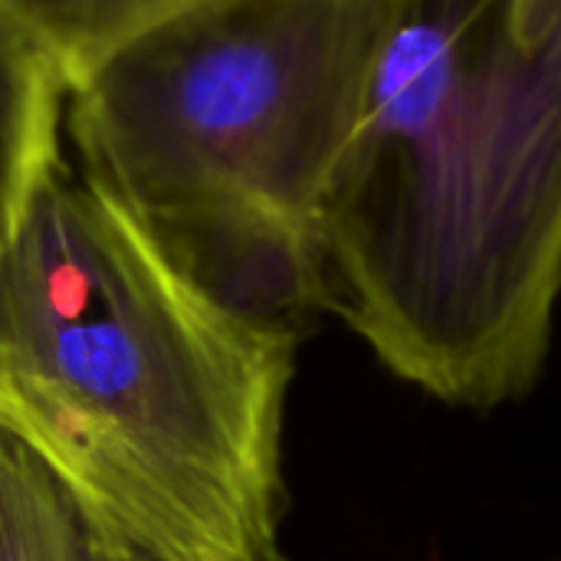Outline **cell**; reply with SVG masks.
<instances>
[{"label":"cell","instance_id":"cell-2","mask_svg":"<svg viewBox=\"0 0 561 561\" xmlns=\"http://www.w3.org/2000/svg\"><path fill=\"white\" fill-rule=\"evenodd\" d=\"M296 348L66 164L0 247V427L151 561H286Z\"/></svg>","mask_w":561,"mask_h":561},{"label":"cell","instance_id":"cell-6","mask_svg":"<svg viewBox=\"0 0 561 561\" xmlns=\"http://www.w3.org/2000/svg\"><path fill=\"white\" fill-rule=\"evenodd\" d=\"M194 0H0L62 66L72 82L108 53Z\"/></svg>","mask_w":561,"mask_h":561},{"label":"cell","instance_id":"cell-3","mask_svg":"<svg viewBox=\"0 0 561 561\" xmlns=\"http://www.w3.org/2000/svg\"><path fill=\"white\" fill-rule=\"evenodd\" d=\"M398 0H194L69 89L102 187L224 309L302 335L319 220Z\"/></svg>","mask_w":561,"mask_h":561},{"label":"cell","instance_id":"cell-1","mask_svg":"<svg viewBox=\"0 0 561 561\" xmlns=\"http://www.w3.org/2000/svg\"><path fill=\"white\" fill-rule=\"evenodd\" d=\"M322 302L457 408L529 394L561 299V0H398L319 220Z\"/></svg>","mask_w":561,"mask_h":561},{"label":"cell","instance_id":"cell-5","mask_svg":"<svg viewBox=\"0 0 561 561\" xmlns=\"http://www.w3.org/2000/svg\"><path fill=\"white\" fill-rule=\"evenodd\" d=\"M0 561H151L0 427Z\"/></svg>","mask_w":561,"mask_h":561},{"label":"cell","instance_id":"cell-4","mask_svg":"<svg viewBox=\"0 0 561 561\" xmlns=\"http://www.w3.org/2000/svg\"><path fill=\"white\" fill-rule=\"evenodd\" d=\"M69 79L53 53L0 7V247L49 178L66 128Z\"/></svg>","mask_w":561,"mask_h":561}]
</instances>
